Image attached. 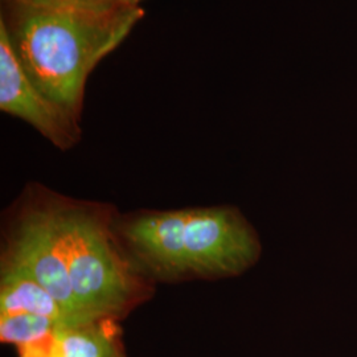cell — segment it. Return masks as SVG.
<instances>
[{
	"label": "cell",
	"mask_w": 357,
	"mask_h": 357,
	"mask_svg": "<svg viewBox=\"0 0 357 357\" xmlns=\"http://www.w3.org/2000/svg\"><path fill=\"white\" fill-rule=\"evenodd\" d=\"M143 16L141 6L53 8L3 0L0 22L26 76L47 97L79 116L91 72Z\"/></svg>",
	"instance_id": "cell-1"
},
{
	"label": "cell",
	"mask_w": 357,
	"mask_h": 357,
	"mask_svg": "<svg viewBox=\"0 0 357 357\" xmlns=\"http://www.w3.org/2000/svg\"><path fill=\"white\" fill-rule=\"evenodd\" d=\"M125 236L151 268L166 275L236 277L261 255L255 230L228 206L143 215L128 224Z\"/></svg>",
	"instance_id": "cell-2"
},
{
	"label": "cell",
	"mask_w": 357,
	"mask_h": 357,
	"mask_svg": "<svg viewBox=\"0 0 357 357\" xmlns=\"http://www.w3.org/2000/svg\"><path fill=\"white\" fill-rule=\"evenodd\" d=\"M57 218L77 306L89 319H114L141 291L134 271L100 217L57 209Z\"/></svg>",
	"instance_id": "cell-3"
},
{
	"label": "cell",
	"mask_w": 357,
	"mask_h": 357,
	"mask_svg": "<svg viewBox=\"0 0 357 357\" xmlns=\"http://www.w3.org/2000/svg\"><path fill=\"white\" fill-rule=\"evenodd\" d=\"M3 265L19 268L38 281L77 321H94L79 311L72 291L57 209H35L22 218L10 241Z\"/></svg>",
	"instance_id": "cell-4"
},
{
	"label": "cell",
	"mask_w": 357,
	"mask_h": 357,
	"mask_svg": "<svg viewBox=\"0 0 357 357\" xmlns=\"http://www.w3.org/2000/svg\"><path fill=\"white\" fill-rule=\"evenodd\" d=\"M0 109L29 123L61 150L73 147L81 138L79 116L47 97L26 76L1 22Z\"/></svg>",
	"instance_id": "cell-5"
},
{
	"label": "cell",
	"mask_w": 357,
	"mask_h": 357,
	"mask_svg": "<svg viewBox=\"0 0 357 357\" xmlns=\"http://www.w3.org/2000/svg\"><path fill=\"white\" fill-rule=\"evenodd\" d=\"M118 328L112 318L57 328L17 348L19 357H113Z\"/></svg>",
	"instance_id": "cell-6"
},
{
	"label": "cell",
	"mask_w": 357,
	"mask_h": 357,
	"mask_svg": "<svg viewBox=\"0 0 357 357\" xmlns=\"http://www.w3.org/2000/svg\"><path fill=\"white\" fill-rule=\"evenodd\" d=\"M17 314L45 317L66 324H82L26 273L3 265L0 281V318Z\"/></svg>",
	"instance_id": "cell-7"
},
{
	"label": "cell",
	"mask_w": 357,
	"mask_h": 357,
	"mask_svg": "<svg viewBox=\"0 0 357 357\" xmlns=\"http://www.w3.org/2000/svg\"><path fill=\"white\" fill-rule=\"evenodd\" d=\"M84 324V323H82ZM63 326H69L57 320L32 314H17L0 318V339L3 343L19 348L33 343Z\"/></svg>",
	"instance_id": "cell-8"
},
{
	"label": "cell",
	"mask_w": 357,
	"mask_h": 357,
	"mask_svg": "<svg viewBox=\"0 0 357 357\" xmlns=\"http://www.w3.org/2000/svg\"><path fill=\"white\" fill-rule=\"evenodd\" d=\"M38 7H53V8H88V10H109L121 4L115 0H20Z\"/></svg>",
	"instance_id": "cell-9"
},
{
	"label": "cell",
	"mask_w": 357,
	"mask_h": 357,
	"mask_svg": "<svg viewBox=\"0 0 357 357\" xmlns=\"http://www.w3.org/2000/svg\"><path fill=\"white\" fill-rule=\"evenodd\" d=\"M121 4H125V6H139L142 0H115Z\"/></svg>",
	"instance_id": "cell-10"
},
{
	"label": "cell",
	"mask_w": 357,
	"mask_h": 357,
	"mask_svg": "<svg viewBox=\"0 0 357 357\" xmlns=\"http://www.w3.org/2000/svg\"><path fill=\"white\" fill-rule=\"evenodd\" d=\"M113 357H125V356H123V355H122V354H121V352H119V349H116V351H115L114 355H113Z\"/></svg>",
	"instance_id": "cell-11"
}]
</instances>
